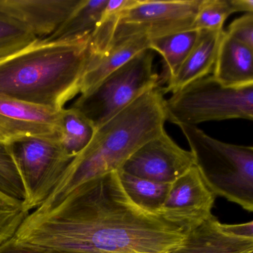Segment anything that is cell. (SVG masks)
Returning a JSON list of instances; mask_svg holds the SVG:
<instances>
[{"label":"cell","mask_w":253,"mask_h":253,"mask_svg":"<svg viewBox=\"0 0 253 253\" xmlns=\"http://www.w3.org/2000/svg\"><path fill=\"white\" fill-rule=\"evenodd\" d=\"M186 232L136 205L118 171L91 179L46 211L29 214L20 242L85 253H170Z\"/></svg>","instance_id":"1"},{"label":"cell","mask_w":253,"mask_h":253,"mask_svg":"<svg viewBox=\"0 0 253 253\" xmlns=\"http://www.w3.org/2000/svg\"><path fill=\"white\" fill-rule=\"evenodd\" d=\"M163 88H154L96 128L92 140L75 157L46 201L37 210L46 211L80 185L118 171L143 145L165 131Z\"/></svg>","instance_id":"2"},{"label":"cell","mask_w":253,"mask_h":253,"mask_svg":"<svg viewBox=\"0 0 253 253\" xmlns=\"http://www.w3.org/2000/svg\"><path fill=\"white\" fill-rule=\"evenodd\" d=\"M90 36L66 41L41 39L0 61V96L52 109L80 93L91 56Z\"/></svg>","instance_id":"3"},{"label":"cell","mask_w":253,"mask_h":253,"mask_svg":"<svg viewBox=\"0 0 253 253\" xmlns=\"http://www.w3.org/2000/svg\"><path fill=\"white\" fill-rule=\"evenodd\" d=\"M187 140L195 167L209 189L253 211V146L216 140L196 126H178Z\"/></svg>","instance_id":"4"},{"label":"cell","mask_w":253,"mask_h":253,"mask_svg":"<svg viewBox=\"0 0 253 253\" xmlns=\"http://www.w3.org/2000/svg\"><path fill=\"white\" fill-rule=\"evenodd\" d=\"M167 121L196 126L208 121L253 119V85L229 88L212 75L197 80L165 100Z\"/></svg>","instance_id":"5"},{"label":"cell","mask_w":253,"mask_h":253,"mask_svg":"<svg viewBox=\"0 0 253 253\" xmlns=\"http://www.w3.org/2000/svg\"><path fill=\"white\" fill-rule=\"evenodd\" d=\"M154 59L152 49L143 50L91 91L81 94L72 107L98 128L142 95L160 86L161 78L154 70Z\"/></svg>","instance_id":"6"},{"label":"cell","mask_w":253,"mask_h":253,"mask_svg":"<svg viewBox=\"0 0 253 253\" xmlns=\"http://www.w3.org/2000/svg\"><path fill=\"white\" fill-rule=\"evenodd\" d=\"M8 145L26 189V209H38L58 184L74 158L66 155L59 137H26Z\"/></svg>","instance_id":"7"},{"label":"cell","mask_w":253,"mask_h":253,"mask_svg":"<svg viewBox=\"0 0 253 253\" xmlns=\"http://www.w3.org/2000/svg\"><path fill=\"white\" fill-rule=\"evenodd\" d=\"M201 2L129 0L118 14L112 45L128 38L152 40L190 30Z\"/></svg>","instance_id":"8"},{"label":"cell","mask_w":253,"mask_h":253,"mask_svg":"<svg viewBox=\"0 0 253 253\" xmlns=\"http://www.w3.org/2000/svg\"><path fill=\"white\" fill-rule=\"evenodd\" d=\"M194 166L192 152L180 148L165 131L137 149L119 171L152 181L172 183Z\"/></svg>","instance_id":"9"},{"label":"cell","mask_w":253,"mask_h":253,"mask_svg":"<svg viewBox=\"0 0 253 253\" xmlns=\"http://www.w3.org/2000/svg\"><path fill=\"white\" fill-rule=\"evenodd\" d=\"M215 198L194 166L171 183L160 216L186 232L212 215Z\"/></svg>","instance_id":"10"},{"label":"cell","mask_w":253,"mask_h":253,"mask_svg":"<svg viewBox=\"0 0 253 253\" xmlns=\"http://www.w3.org/2000/svg\"><path fill=\"white\" fill-rule=\"evenodd\" d=\"M62 109L0 96V143L9 144L26 137L60 138Z\"/></svg>","instance_id":"11"},{"label":"cell","mask_w":253,"mask_h":253,"mask_svg":"<svg viewBox=\"0 0 253 253\" xmlns=\"http://www.w3.org/2000/svg\"><path fill=\"white\" fill-rule=\"evenodd\" d=\"M79 2L80 0H0V11L42 39L55 32Z\"/></svg>","instance_id":"12"},{"label":"cell","mask_w":253,"mask_h":253,"mask_svg":"<svg viewBox=\"0 0 253 253\" xmlns=\"http://www.w3.org/2000/svg\"><path fill=\"white\" fill-rule=\"evenodd\" d=\"M170 253H253V239L232 235L211 215L186 232L183 243Z\"/></svg>","instance_id":"13"},{"label":"cell","mask_w":253,"mask_h":253,"mask_svg":"<svg viewBox=\"0 0 253 253\" xmlns=\"http://www.w3.org/2000/svg\"><path fill=\"white\" fill-rule=\"evenodd\" d=\"M214 79L223 86L253 85V48L235 41L224 31L213 68Z\"/></svg>","instance_id":"14"},{"label":"cell","mask_w":253,"mask_h":253,"mask_svg":"<svg viewBox=\"0 0 253 253\" xmlns=\"http://www.w3.org/2000/svg\"><path fill=\"white\" fill-rule=\"evenodd\" d=\"M223 32L224 30L201 31L196 45L176 75L167 81V87L163 88L164 94H173L212 72Z\"/></svg>","instance_id":"15"},{"label":"cell","mask_w":253,"mask_h":253,"mask_svg":"<svg viewBox=\"0 0 253 253\" xmlns=\"http://www.w3.org/2000/svg\"><path fill=\"white\" fill-rule=\"evenodd\" d=\"M146 38H131L113 44L107 52L100 56H90L88 66L81 79L80 93H88L106 77L124 66L132 57L149 48Z\"/></svg>","instance_id":"16"},{"label":"cell","mask_w":253,"mask_h":253,"mask_svg":"<svg viewBox=\"0 0 253 253\" xmlns=\"http://www.w3.org/2000/svg\"><path fill=\"white\" fill-rule=\"evenodd\" d=\"M109 0H80L76 8L55 32L43 39L66 41L90 36L101 20Z\"/></svg>","instance_id":"17"},{"label":"cell","mask_w":253,"mask_h":253,"mask_svg":"<svg viewBox=\"0 0 253 253\" xmlns=\"http://www.w3.org/2000/svg\"><path fill=\"white\" fill-rule=\"evenodd\" d=\"M201 31L190 29L149 40V48L161 54L165 63V80L173 78L199 39Z\"/></svg>","instance_id":"18"},{"label":"cell","mask_w":253,"mask_h":253,"mask_svg":"<svg viewBox=\"0 0 253 253\" xmlns=\"http://www.w3.org/2000/svg\"><path fill=\"white\" fill-rule=\"evenodd\" d=\"M92 123L74 107L63 109L60 117V143L68 156L75 158L89 144L95 133Z\"/></svg>","instance_id":"19"},{"label":"cell","mask_w":253,"mask_h":253,"mask_svg":"<svg viewBox=\"0 0 253 253\" xmlns=\"http://www.w3.org/2000/svg\"><path fill=\"white\" fill-rule=\"evenodd\" d=\"M120 180L130 199L147 212L160 216L171 183H160L118 171Z\"/></svg>","instance_id":"20"},{"label":"cell","mask_w":253,"mask_h":253,"mask_svg":"<svg viewBox=\"0 0 253 253\" xmlns=\"http://www.w3.org/2000/svg\"><path fill=\"white\" fill-rule=\"evenodd\" d=\"M40 40L24 25L0 11V60L26 49Z\"/></svg>","instance_id":"21"},{"label":"cell","mask_w":253,"mask_h":253,"mask_svg":"<svg viewBox=\"0 0 253 253\" xmlns=\"http://www.w3.org/2000/svg\"><path fill=\"white\" fill-rule=\"evenodd\" d=\"M234 13L231 0H201L192 29L223 30L225 21Z\"/></svg>","instance_id":"22"},{"label":"cell","mask_w":253,"mask_h":253,"mask_svg":"<svg viewBox=\"0 0 253 253\" xmlns=\"http://www.w3.org/2000/svg\"><path fill=\"white\" fill-rule=\"evenodd\" d=\"M0 191L17 201L27 203L21 177L8 144L0 143Z\"/></svg>","instance_id":"23"},{"label":"cell","mask_w":253,"mask_h":253,"mask_svg":"<svg viewBox=\"0 0 253 253\" xmlns=\"http://www.w3.org/2000/svg\"><path fill=\"white\" fill-rule=\"evenodd\" d=\"M29 211L23 202L17 201L0 191V244L11 239Z\"/></svg>","instance_id":"24"},{"label":"cell","mask_w":253,"mask_h":253,"mask_svg":"<svg viewBox=\"0 0 253 253\" xmlns=\"http://www.w3.org/2000/svg\"><path fill=\"white\" fill-rule=\"evenodd\" d=\"M226 32L235 41L253 48V13L244 14L234 20Z\"/></svg>","instance_id":"25"},{"label":"cell","mask_w":253,"mask_h":253,"mask_svg":"<svg viewBox=\"0 0 253 253\" xmlns=\"http://www.w3.org/2000/svg\"><path fill=\"white\" fill-rule=\"evenodd\" d=\"M0 253H85L20 242L14 238L0 244Z\"/></svg>","instance_id":"26"},{"label":"cell","mask_w":253,"mask_h":253,"mask_svg":"<svg viewBox=\"0 0 253 253\" xmlns=\"http://www.w3.org/2000/svg\"><path fill=\"white\" fill-rule=\"evenodd\" d=\"M223 227L226 230L235 236L241 238H253V222L241 223V224H224Z\"/></svg>","instance_id":"27"},{"label":"cell","mask_w":253,"mask_h":253,"mask_svg":"<svg viewBox=\"0 0 253 253\" xmlns=\"http://www.w3.org/2000/svg\"><path fill=\"white\" fill-rule=\"evenodd\" d=\"M234 12L253 13V0H231Z\"/></svg>","instance_id":"28"},{"label":"cell","mask_w":253,"mask_h":253,"mask_svg":"<svg viewBox=\"0 0 253 253\" xmlns=\"http://www.w3.org/2000/svg\"><path fill=\"white\" fill-rule=\"evenodd\" d=\"M0 61H1V60H0Z\"/></svg>","instance_id":"29"}]
</instances>
